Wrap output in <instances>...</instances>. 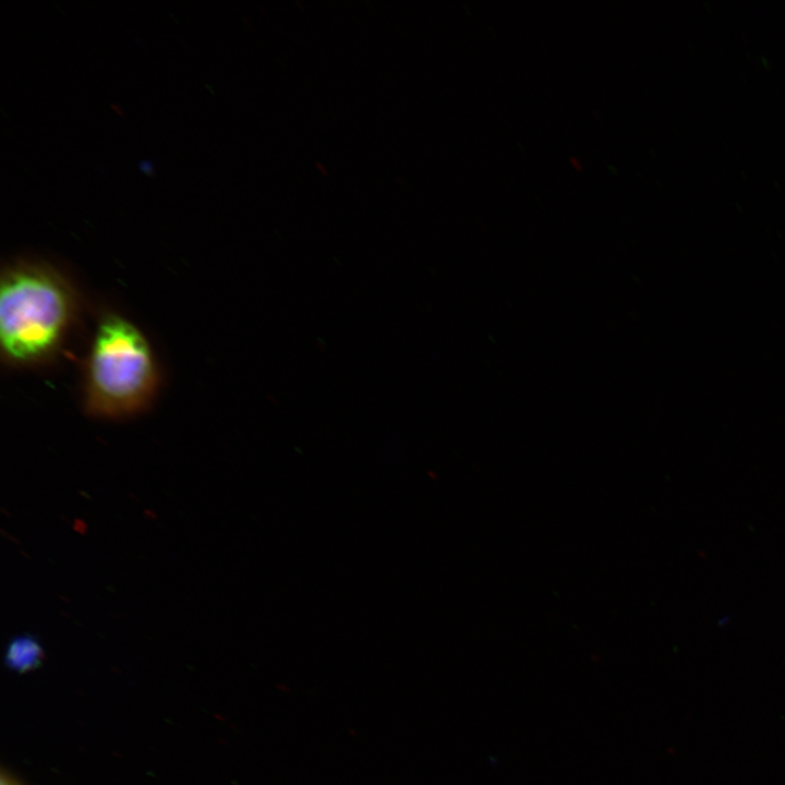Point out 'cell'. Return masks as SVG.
<instances>
[{
  "label": "cell",
  "instance_id": "cell-1",
  "mask_svg": "<svg viewBox=\"0 0 785 785\" xmlns=\"http://www.w3.org/2000/svg\"><path fill=\"white\" fill-rule=\"evenodd\" d=\"M74 311L64 278L43 264L17 263L0 283V342L13 364L44 361L59 348Z\"/></svg>",
  "mask_w": 785,
  "mask_h": 785
},
{
  "label": "cell",
  "instance_id": "cell-2",
  "mask_svg": "<svg viewBox=\"0 0 785 785\" xmlns=\"http://www.w3.org/2000/svg\"><path fill=\"white\" fill-rule=\"evenodd\" d=\"M156 384L154 357L142 331L120 315L104 316L88 359L87 409L107 418L133 413L148 401Z\"/></svg>",
  "mask_w": 785,
  "mask_h": 785
},
{
  "label": "cell",
  "instance_id": "cell-3",
  "mask_svg": "<svg viewBox=\"0 0 785 785\" xmlns=\"http://www.w3.org/2000/svg\"><path fill=\"white\" fill-rule=\"evenodd\" d=\"M43 649L32 636H19L14 638L7 650L5 663L17 672L34 669L40 664Z\"/></svg>",
  "mask_w": 785,
  "mask_h": 785
},
{
  "label": "cell",
  "instance_id": "cell-4",
  "mask_svg": "<svg viewBox=\"0 0 785 785\" xmlns=\"http://www.w3.org/2000/svg\"><path fill=\"white\" fill-rule=\"evenodd\" d=\"M1 785H17L11 777L7 775L1 776Z\"/></svg>",
  "mask_w": 785,
  "mask_h": 785
}]
</instances>
